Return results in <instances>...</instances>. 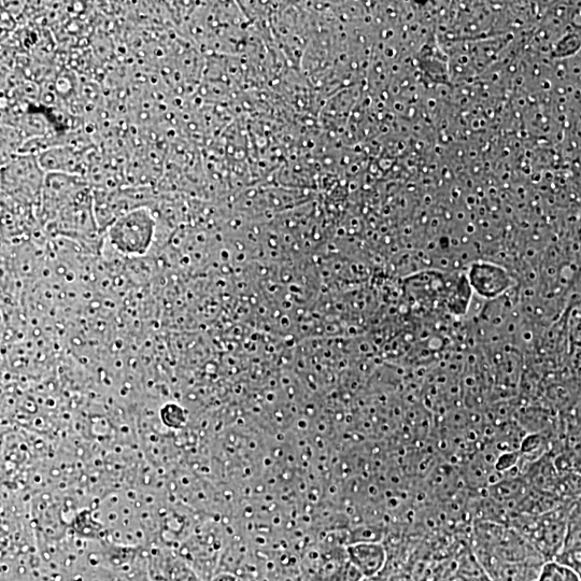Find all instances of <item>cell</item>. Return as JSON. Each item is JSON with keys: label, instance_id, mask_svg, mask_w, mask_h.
<instances>
[{"label": "cell", "instance_id": "1", "mask_svg": "<svg viewBox=\"0 0 581 581\" xmlns=\"http://www.w3.org/2000/svg\"><path fill=\"white\" fill-rule=\"evenodd\" d=\"M157 221L151 211L138 207L113 221L108 229L109 243L124 255L145 254L151 247Z\"/></svg>", "mask_w": 581, "mask_h": 581}, {"label": "cell", "instance_id": "2", "mask_svg": "<svg viewBox=\"0 0 581 581\" xmlns=\"http://www.w3.org/2000/svg\"><path fill=\"white\" fill-rule=\"evenodd\" d=\"M467 281L481 299L485 300L499 299L515 286V280L506 268L490 262L473 263L467 274Z\"/></svg>", "mask_w": 581, "mask_h": 581}, {"label": "cell", "instance_id": "3", "mask_svg": "<svg viewBox=\"0 0 581 581\" xmlns=\"http://www.w3.org/2000/svg\"><path fill=\"white\" fill-rule=\"evenodd\" d=\"M348 557L364 578H371L385 568L387 552L377 542H356L348 547Z\"/></svg>", "mask_w": 581, "mask_h": 581}, {"label": "cell", "instance_id": "4", "mask_svg": "<svg viewBox=\"0 0 581 581\" xmlns=\"http://www.w3.org/2000/svg\"><path fill=\"white\" fill-rule=\"evenodd\" d=\"M537 581H581V578L570 566L551 560L542 566Z\"/></svg>", "mask_w": 581, "mask_h": 581}]
</instances>
